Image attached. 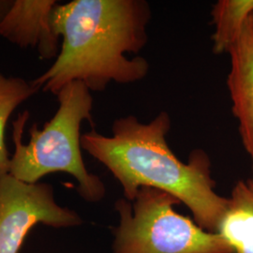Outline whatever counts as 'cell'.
Here are the masks:
<instances>
[{
	"instance_id": "5b68a950",
	"label": "cell",
	"mask_w": 253,
	"mask_h": 253,
	"mask_svg": "<svg viewBox=\"0 0 253 253\" xmlns=\"http://www.w3.org/2000/svg\"><path fill=\"white\" fill-rule=\"evenodd\" d=\"M83 223L70 208L60 207L52 185L27 183L11 174L0 177V253H19L37 224L69 228Z\"/></svg>"
},
{
	"instance_id": "8992f818",
	"label": "cell",
	"mask_w": 253,
	"mask_h": 253,
	"mask_svg": "<svg viewBox=\"0 0 253 253\" xmlns=\"http://www.w3.org/2000/svg\"><path fill=\"white\" fill-rule=\"evenodd\" d=\"M55 0H13L0 25V37L23 49H34L42 59H55L61 38L52 26Z\"/></svg>"
},
{
	"instance_id": "6da1fadb",
	"label": "cell",
	"mask_w": 253,
	"mask_h": 253,
	"mask_svg": "<svg viewBox=\"0 0 253 253\" xmlns=\"http://www.w3.org/2000/svg\"><path fill=\"white\" fill-rule=\"evenodd\" d=\"M52 26L61 38L54 63L32 84L57 93L73 82L92 92L111 83L133 84L145 79L149 63L138 54L147 42L150 5L145 0H73L56 4Z\"/></svg>"
},
{
	"instance_id": "4fadbf2b",
	"label": "cell",
	"mask_w": 253,
	"mask_h": 253,
	"mask_svg": "<svg viewBox=\"0 0 253 253\" xmlns=\"http://www.w3.org/2000/svg\"></svg>"
},
{
	"instance_id": "7c38bea8",
	"label": "cell",
	"mask_w": 253,
	"mask_h": 253,
	"mask_svg": "<svg viewBox=\"0 0 253 253\" xmlns=\"http://www.w3.org/2000/svg\"><path fill=\"white\" fill-rule=\"evenodd\" d=\"M252 180L253 181V178H252Z\"/></svg>"
},
{
	"instance_id": "52a82bcc",
	"label": "cell",
	"mask_w": 253,
	"mask_h": 253,
	"mask_svg": "<svg viewBox=\"0 0 253 253\" xmlns=\"http://www.w3.org/2000/svg\"><path fill=\"white\" fill-rule=\"evenodd\" d=\"M229 53L231 68L227 77L233 113L244 148L253 164V17Z\"/></svg>"
},
{
	"instance_id": "277c9868",
	"label": "cell",
	"mask_w": 253,
	"mask_h": 253,
	"mask_svg": "<svg viewBox=\"0 0 253 253\" xmlns=\"http://www.w3.org/2000/svg\"><path fill=\"white\" fill-rule=\"evenodd\" d=\"M179 204L170 193L148 187L132 202L118 200L112 253H235L221 235L177 213Z\"/></svg>"
},
{
	"instance_id": "30bf717a",
	"label": "cell",
	"mask_w": 253,
	"mask_h": 253,
	"mask_svg": "<svg viewBox=\"0 0 253 253\" xmlns=\"http://www.w3.org/2000/svg\"><path fill=\"white\" fill-rule=\"evenodd\" d=\"M39 91L31 81L0 73V177L9 172L10 156L5 142L9 118L21 104Z\"/></svg>"
},
{
	"instance_id": "7a4b0ae2",
	"label": "cell",
	"mask_w": 253,
	"mask_h": 253,
	"mask_svg": "<svg viewBox=\"0 0 253 253\" xmlns=\"http://www.w3.org/2000/svg\"><path fill=\"white\" fill-rule=\"evenodd\" d=\"M171 125L165 111L148 123L122 117L113 123L112 136L95 129L82 134V149L112 172L125 199L132 202L144 187L163 190L189 208L201 228L217 234L228 198L216 192L211 161L204 150H193L188 163L172 152L167 142Z\"/></svg>"
},
{
	"instance_id": "3957f363",
	"label": "cell",
	"mask_w": 253,
	"mask_h": 253,
	"mask_svg": "<svg viewBox=\"0 0 253 253\" xmlns=\"http://www.w3.org/2000/svg\"><path fill=\"white\" fill-rule=\"evenodd\" d=\"M58 108L42 128L34 123L29 128V142L23 135L30 118L20 113L12 122L14 152L10 156L9 174L27 183H38L50 173L65 172L77 181L82 199L97 203L104 198L106 188L100 177L87 171L82 156L81 126L93 124V97L81 82L65 85L56 95Z\"/></svg>"
},
{
	"instance_id": "9c48e42d",
	"label": "cell",
	"mask_w": 253,
	"mask_h": 253,
	"mask_svg": "<svg viewBox=\"0 0 253 253\" xmlns=\"http://www.w3.org/2000/svg\"><path fill=\"white\" fill-rule=\"evenodd\" d=\"M253 14V0H219L211 10L215 30L212 36L213 52L229 53L241 36Z\"/></svg>"
},
{
	"instance_id": "ba28073f",
	"label": "cell",
	"mask_w": 253,
	"mask_h": 253,
	"mask_svg": "<svg viewBox=\"0 0 253 253\" xmlns=\"http://www.w3.org/2000/svg\"><path fill=\"white\" fill-rule=\"evenodd\" d=\"M217 234L235 253H253V181H238L228 198L226 212Z\"/></svg>"
},
{
	"instance_id": "8fae6325",
	"label": "cell",
	"mask_w": 253,
	"mask_h": 253,
	"mask_svg": "<svg viewBox=\"0 0 253 253\" xmlns=\"http://www.w3.org/2000/svg\"><path fill=\"white\" fill-rule=\"evenodd\" d=\"M12 3H13V0H0V25L4 17L6 16L7 12L10 9Z\"/></svg>"
}]
</instances>
